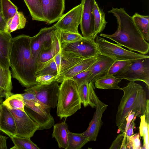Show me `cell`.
<instances>
[{"label": "cell", "mask_w": 149, "mask_h": 149, "mask_svg": "<svg viewBox=\"0 0 149 149\" xmlns=\"http://www.w3.org/2000/svg\"><path fill=\"white\" fill-rule=\"evenodd\" d=\"M3 98L2 97H0V104H2L3 102Z\"/></svg>", "instance_id": "f5cc1de1"}, {"label": "cell", "mask_w": 149, "mask_h": 149, "mask_svg": "<svg viewBox=\"0 0 149 149\" xmlns=\"http://www.w3.org/2000/svg\"><path fill=\"white\" fill-rule=\"evenodd\" d=\"M54 57V56L51 47L43 50L36 61L37 69Z\"/></svg>", "instance_id": "d590c367"}, {"label": "cell", "mask_w": 149, "mask_h": 149, "mask_svg": "<svg viewBox=\"0 0 149 149\" xmlns=\"http://www.w3.org/2000/svg\"><path fill=\"white\" fill-rule=\"evenodd\" d=\"M61 31L57 29L53 35L51 44V49L54 57L62 50L61 41Z\"/></svg>", "instance_id": "e575fe53"}, {"label": "cell", "mask_w": 149, "mask_h": 149, "mask_svg": "<svg viewBox=\"0 0 149 149\" xmlns=\"http://www.w3.org/2000/svg\"><path fill=\"white\" fill-rule=\"evenodd\" d=\"M131 61L120 60L115 61L107 74L114 76L131 64Z\"/></svg>", "instance_id": "836d02e7"}, {"label": "cell", "mask_w": 149, "mask_h": 149, "mask_svg": "<svg viewBox=\"0 0 149 149\" xmlns=\"http://www.w3.org/2000/svg\"><path fill=\"white\" fill-rule=\"evenodd\" d=\"M136 117L134 116L127 130L125 132V135L128 139L130 136L133 134V130L135 127L134 121Z\"/></svg>", "instance_id": "ee69618b"}, {"label": "cell", "mask_w": 149, "mask_h": 149, "mask_svg": "<svg viewBox=\"0 0 149 149\" xmlns=\"http://www.w3.org/2000/svg\"><path fill=\"white\" fill-rule=\"evenodd\" d=\"M143 137V148L141 149H149V130Z\"/></svg>", "instance_id": "c3c4849f"}, {"label": "cell", "mask_w": 149, "mask_h": 149, "mask_svg": "<svg viewBox=\"0 0 149 149\" xmlns=\"http://www.w3.org/2000/svg\"><path fill=\"white\" fill-rule=\"evenodd\" d=\"M0 130L10 137L16 135V126L14 116L3 103L0 118Z\"/></svg>", "instance_id": "e0dca14e"}, {"label": "cell", "mask_w": 149, "mask_h": 149, "mask_svg": "<svg viewBox=\"0 0 149 149\" xmlns=\"http://www.w3.org/2000/svg\"><path fill=\"white\" fill-rule=\"evenodd\" d=\"M14 146L13 149H40V148L30 139V138L14 136L10 137Z\"/></svg>", "instance_id": "f546056e"}, {"label": "cell", "mask_w": 149, "mask_h": 149, "mask_svg": "<svg viewBox=\"0 0 149 149\" xmlns=\"http://www.w3.org/2000/svg\"><path fill=\"white\" fill-rule=\"evenodd\" d=\"M2 103L8 108L24 111L25 104L21 94L11 93Z\"/></svg>", "instance_id": "83f0119b"}, {"label": "cell", "mask_w": 149, "mask_h": 149, "mask_svg": "<svg viewBox=\"0 0 149 149\" xmlns=\"http://www.w3.org/2000/svg\"><path fill=\"white\" fill-rule=\"evenodd\" d=\"M115 61L108 57L98 54L96 61L88 68L91 72V81L94 83L97 79L107 74Z\"/></svg>", "instance_id": "2e32d148"}, {"label": "cell", "mask_w": 149, "mask_h": 149, "mask_svg": "<svg viewBox=\"0 0 149 149\" xmlns=\"http://www.w3.org/2000/svg\"><path fill=\"white\" fill-rule=\"evenodd\" d=\"M146 119L147 123L149 125V101L148 99H147V101Z\"/></svg>", "instance_id": "f907efd6"}, {"label": "cell", "mask_w": 149, "mask_h": 149, "mask_svg": "<svg viewBox=\"0 0 149 149\" xmlns=\"http://www.w3.org/2000/svg\"><path fill=\"white\" fill-rule=\"evenodd\" d=\"M69 132L65 120L61 123L54 124L53 126L52 137L55 139L59 148L67 149Z\"/></svg>", "instance_id": "d6986e66"}, {"label": "cell", "mask_w": 149, "mask_h": 149, "mask_svg": "<svg viewBox=\"0 0 149 149\" xmlns=\"http://www.w3.org/2000/svg\"><path fill=\"white\" fill-rule=\"evenodd\" d=\"M90 70L87 69L86 70L75 75L71 79L75 81L78 86L80 84L86 82H91L90 76Z\"/></svg>", "instance_id": "74e56055"}, {"label": "cell", "mask_w": 149, "mask_h": 149, "mask_svg": "<svg viewBox=\"0 0 149 149\" xmlns=\"http://www.w3.org/2000/svg\"><path fill=\"white\" fill-rule=\"evenodd\" d=\"M84 59L74 53L62 49L58 76Z\"/></svg>", "instance_id": "ffe728a7"}, {"label": "cell", "mask_w": 149, "mask_h": 149, "mask_svg": "<svg viewBox=\"0 0 149 149\" xmlns=\"http://www.w3.org/2000/svg\"><path fill=\"white\" fill-rule=\"evenodd\" d=\"M33 20L45 22L40 0H24Z\"/></svg>", "instance_id": "4316f807"}, {"label": "cell", "mask_w": 149, "mask_h": 149, "mask_svg": "<svg viewBox=\"0 0 149 149\" xmlns=\"http://www.w3.org/2000/svg\"><path fill=\"white\" fill-rule=\"evenodd\" d=\"M135 113L134 112H132V111H131L128 116L126 118V123L125 132L127 129L131 122L133 119V118L135 116Z\"/></svg>", "instance_id": "f6af8a7d"}, {"label": "cell", "mask_w": 149, "mask_h": 149, "mask_svg": "<svg viewBox=\"0 0 149 149\" xmlns=\"http://www.w3.org/2000/svg\"><path fill=\"white\" fill-rule=\"evenodd\" d=\"M1 104H0V118L1 115Z\"/></svg>", "instance_id": "db71d44e"}, {"label": "cell", "mask_w": 149, "mask_h": 149, "mask_svg": "<svg viewBox=\"0 0 149 149\" xmlns=\"http://www.w3.org/2000/svg\"><path fill=\"white\" fill-rule=\"evenodd\" d=\"M8 137L0 135V149H7V139Z\"/></svg>", "instance_id": "bcb514c9"}, {"label": "cell", "mask_w": 149, "mask_h": 149, "mask_svg": "<svg viewBox=\"0 0 149 149\" xmlns=\"http://www.w3.org/2000/svg\"><path fill=\"white\" fill-rule=\"evenodd\" d=\"M0 66L5 69H9L10 67L9 58L5 56L0 49Z\"/></svg>", "instance_id": "7bdbcfd3"}, {"label": "cell", "mask_w": 149, "mask_h": 149, "mask_svg": "<svg viewBox=\"0 0 149 149\" xmlns=\"http://www.w3.org/2000/svg\"><path fill=\"white\" fill-rule=\"evenodd\" d=\"M59 87L58 83L55 81L49 84H38L26 89L31 90L36 98L42 104L54 108L57 104Z\"/></svg>", "instance_id": "ba28073f"}, {"label": "cell", "mask_w": 149, "mask_h": 149, "mask_svg": "<svg viewBox=\"0 0 149 149\" xmlns=\"http://www.w3.org/2000/svg\"><path fill=\"white\" fill-rule=\"evenodd\" d=\"M82 10L81 3L63 15L54 25L62 31L79 33L78 29L81 21Z\"/></svg>", "instance_id": "4fadbf2b"}, {"label": "cell", "mask_w": 149, "mask_h": 149, "mask_svg": "<svg viewBox=\"0 0 149 149\" xmlns=\"http://www.w3.org/2000/svg\"><path fill=\"white\" fill-rule=\"evenodd\" d=\"M133 19L144 39L149 40V16L135 13L132 16Z\"/></svg>", "instance_id": "484cf974"}, {"label": "cell", "mask_w": 149, "mask_h": 149, "mask_svg": "<svg viewBox=\"0 0 149 149\" xmlns=\"http://www.w3.org/2000/svg\"><path fill=\"white\" fill-rule=\"evenodd\" d=\"M45 21L51 24L58 21L65 9V0H40Z\"/></svg>", "instance_id": "9a60e30c"}, {"label": "cell", "mask_w": 149, "mask_h": 149, "mask_svg": "<svg viewBox=\"0 0 149 149\" xmlns=\"http://www.w3.org/2000/svg\"><path fill=\"white\" fill-rule=\"evenodd\" d=\"M89 142L88 139L81 133L69 132L67 149H80Z\"/></svg>", "instance_id": "f1b7e54d"}, {"label": "cell", "mask_w": 149, "mask_h": 149, "mask_svg": "<svg viewBox=\"0 0 149 149\" xmlns=\"http://www.w3.org/2000/svg\"><path fill=\"white\" fill-rule=\"evenodd\" d=\"M95 40L99 54L108 57L115 61L120 60L131 61L149 57L148 55L137 53L125 49L118 44L110 42L97 35L96 36Z\"/></svg>", "instance_id": "5b68a950"}, {"label": "cell", "mask_w": 149, "mask_h": 149, "mask_svg": "<svg viewBox=\"0 0 149 149\" xmlns=\"http://www.w3.org/2000/svg\"><path fill=\"white\" fill-rule=\"evenodd\" d=\"M26 22V19L23 13L17 11L12 17L6 21L4 31L8 33L24 28Z\"/></svg>", "instance_id": "cb8c5ba5"}, {"label": "cell", "mask_w": 149, "mask_h": 149, "mask_svg": "<svg viewBox=\"0 0 149 149\" xmlns=\"http://www.w3.org/2000/svg\"><path fill=\"white\" fill-rule=\"evenodd\" d=\"M84 38L79 33L61 31V44L74 42L82 40Z\"/></svg>", "instance_id": "8d00e7d4"}, {"label": "cell", "mask_w": 149, "mask_h": 149, "mask_svg": "<svg viewBox=\"0 0 149 149\" xmlns=\"http://www.w3.org/2000/svg\"><path fill=\"white\" fill-rule=\"evenodd\" d=\"M141 149L139 133H136L129 137L127 147V149Z\"/></svg>", "instance_id": "f35d334b"}, {"label": "cell", "mask_w": 149, "mask_h": 149, "mask_svg": "<svg viewBox=\"0 0 149 149\" xmlns=\"http://www.w3.org/2000/svg\"><path fill=\"white\" fill-rule=\"evenodd\" d=\"M12 38L10 33L0 30V49L5 56L8 58L9 49Z\"/></svg>", "instance_id": "d6a6232c"}, {"label": "cell", "mask_w": 149, "mask_h": 149, "mask_svg": "<svg viewBox=\"0 0 149 149\" xmlns=\"http://www.w3.org/2000/svg\"><path fill=\"white\" fill-rule=\"evenodd\" d=\"M6 21L4 19L2 12H0V30L4 31Z\"/></svg>", "instance_id": "681fc988"}, {"label": "cell", "mask_w": 149, "mask_h": 149, "mask_svg": "<svg viewBox=\"0 0 149 149\" xmlns=\"http://www.w3.org/2000/svg\"><path fill=\"white\" fill-rule=\"evenodd\" d=\"M131 64L114 76L130 81H141L149 88V57L131 61Z\"/></svg>", "instance_id": "52a82bcc"}, {"label": "cell", "mask_w": 149, "mask_h": 149, "mask_svg": "<svg viewBox=\"0 0 149 149\" xmlns=\"http://www.w3.org/2000/svg\"><path fill=\"white\" fill-rule=\"evenodd\" d=\"M58 76L52 74H45L38 76L36 81L38 84L48 85L53 82L56 81Z\"/></svg>", "instance_id": "ab89813d"}, {"label": "cell", "mask_w": 149, "mask_h": 149, "mask_svg": "<svg viewBox=\"0 0 149 149\" xmlns=\"http://www.w3.org/2000/svg\"><path fill=\"white\" fill-rule=\"evenodd\" d=\"M116 17L118 23L117 30L112 34H101V37L109 38L130 51L145 55L148 53L149 44L144 39L136 26L132 16L124 8H112L108 11Z\"/></svg>", "instance_id": "7a4b0ae2"}, {"label": "cell", "mask_w": 149, "mask_h": 149, "mask_svg": "<svg viewBox=\"0 0 149 149\" xmlns=\"http://www.w3.org/2000/svg\"><path fill=\"white\" fill-rule=\"evenodd\" d=\"M12 88L11 71L0 66V97H7Z\"/></svg>", "instance_id": "7402d4cb"}, {"label": "cell", "mask_w": 149, "mask_h": 149, "mask_svg": "<svg viewBox=\"0 0 149 149\" xmlns=\"http://www.w3.org/2000/svg\"><path fill=\"white\" fill-rule=\"evenodd\" d=\"M8 109L13 115L15 119L16 126V136L31 138L35 132L39 130L38 125L25 111Z\"/></svg>", "instance_id": "30bf717a"}, {"label": "cell", "mask_w": 149, "mask_h": 149, "mask_svg": "<svg viewBox=\"0 0 149 149\" xmlns=\"http://www.w3.org/2000/svg\"><path fill=\"white\" fill-rule=\"evenodd\" d=\"M122 79L106 74L97 79L94 82L95 87L98 89L121 90L118 86Z\"/></svg>", "instance_id": "44dd1931"}, {"label": "cell", "mask_w": 149, "mask_h": 149, "mask_svg": "<svg viewBox=\"0 0 149 149\" xmlns=\"http://www.w3.org/2000/svg\"><path fill=\"white\" fill-rule=\"evenodd\" d=\"M1 0H0V12H1Z\"/></svg>", "instance_id": "816d5d0a"}, {"label": "cell", "mask_w": 149, "mask_h": 149, "mask_svg": "<svg viewBox=\"0 0 149 149\" xmlns=\"http://www.w3.org/2000/svg\"><path fill=\"white\" fill-rule=\"evenodd\" d=\"M95 0H81L82 10L80 29L84 38L95 40V30L93 10Z\"/></svg>", "instance_id": "5bb4252c"}, {"label": "cell", "mask_w": 149, "mask_h": 149, "mask_svg": "<svg viewBox=\"0 0 149 149\" xmlns=\"http://www.w3.org/2000/svg\"><path fill=\"white\" fill-rule=\"evenodd\" d=\"M121 90L123 95L118 106L116 124L122 133L125 132L126 118L131 111L135 113L136 117L146 116L148 99L143 87L135 81H130Z\"/></svg>", "instance_id": "3957f363"}, {"label": "cell", "mask_w": 149, "mask_h": 149, "mask_svg": "<svg viewBox=\"0 0 149 149\" xmlns=\"http://www.w3.org/2000/svg\"><path fill=\"white\" fill-rule=\"evenodd\" d=\"M95 88L94 83L91 81L82 84L78 86L79 93L81 103L84 107L90 105L95 108L92 98V91Z\"/></svg>", "instance_id": "603a6c76"}, {"label": "cell", "mask_w": 149, "mask_h": 149, "mask_svg": "<svg viewBox=\"0 0 149 149\" xmlns=\"http://www.w3.org/2000/svg\"><path fill=\"white\" fill-rule=\"evenodd\" d=\"M97 55L82 60L59 76L56 81L58 83H61L64 79H70L78 73L86 70L96 61Z\"/></svg>", "instance_id": "ac0fdd59"}, {"label": "cell", "mask_w": 149, "mask_h": 149, "mask_svg": "<svg viewBox=\"0 0 149 149\" xmlns=\"http://www.w3.org/2000/svg\"><path fill=\"white\" fill-rule=\"evenodd\" d=\"M61 51L62 50L60 51L54 57V61L56 63L58 70V75L61 63Z\"/></svg>", "instance_id": "7dc6e473"}, {"label": "cell", "mask_w": 149, "mask_h": 149, "mask_svg": "<svg viewBox=\"0 0 149 149\" xmlns=\"http://www.w3.org/2000/svg\"><path fill=\"white\" fill-rule=\"evenodd\" d=\"M58 76V72L54 58L45 63L38 68L35 73L36 77L45 74Z\"/></svg>", "instance_id": "4dcf8cb0"}, {"label": "cell", "mask_w": 149, "mask_h": 149, "mask_svg": "<svg viewBox=\"0 0 149 149\" xmlns=\"http://www.w3.org/2000/svg\"><path fill=\"white\" fill-rule=\"evenodd\" d=\"M140 118L141 121L139 127V133L140 136L143 137L149 130V125L146 123L145 115L141 116Z\"/></svg>", "instance_id": "60d3db41"}, {"label": "cell", "mask_w": 149, "mask_h": 149, "mask_svg": "<svg viewBox=\"0 0 149 149\" xmlns=\"http://www.w3.org/2000/svg\"><path fill=\"white\" fill-rule=\"evenodd\" d=\"M25 111L39 126V130L50 129L55 121L50 113V108L42 104L35 98L32 100H23Z\"/></svg>", "instance_id": "8992f818"}, {"label": "cell", "mask_w": 149, "mask_h": 149, "mask_svg": "<svg viewBox=\"0 0 149 149\" xmlns=\"http://www.w3.org/2000/svg\"><path fill=\"white\" fill-rule=\"evenodd\" d=\"M92 97L93 101L95 105V111L87 129L81 133L82 136L88 139L89 141L96 140L100 128L103 124L102 118L108 106L100 100L95 92L94 89L92 91Z\"/></svg>", "instance_id": "9c48e42d"}, {"label": "cell", "mask_w": 149, "mask_h": 149, "mask_svg": "<svg viewBox=\"0 0 149 149\" xmlns=\"http://www.w3.org/2000/svg\"><path fill=\"white\" fill-rule=\"evenodd\" d=\"M78 86L70 79H64L60 86L56 113L60 119L67 118L81 108Z\"/></svg>", "instance_id": "277c9868"}, {"label": "cell", "mask_w": 149, "mask_h": 149, "mask_svg": "<svg viewBox=\"0 0 149 149\" xmlns=\"http://www.w3.org/2000/svg\"><path fill=\"white\" fill-rule=\"evenodd\" d=\"M125 134V132L119 134L112 142L109 149H120Z\"/></svg>", "instance_id": "b9f144b4"}, {"label": "cell", "mask_w": 149, "mask_h": 149, "mask_svg": "<svg viewBox=\"0 0 149 149\" xmlns=\"http://www.w3.org/2000/svg\"><path fill=\"white\" fill-rule=\"evenodd\" d=\"M57 29L54 24L41 29L36 35L30 37L31 52L36 61L43 50L51 47L52 36Z\"/></svg>", "instance_id": "8fae6325"}, {"label": "cell", "mask_w": 149, "mask_h": 149, "mask_svg": "<svg viewBox=\"0 0 149 149\" xmlns=\"http://www.w3.org/2000/svg\"><path fill=\"white\" fill-rule=\"evenodd\" d=\"M1 12L7 21L18 11L17 7L10 0H1Z\"/></svg>", "instance_id": "1f68e13d"}, {"label": "cell", "mask_w": 149, "mask_h": 149, "mask_svg": "<svg viewBox=\"0 0 149 149\" xmlns=\"http://www.w3.org/2000/svg\"><path fill=\"white\" fill-rule=\"evenodd\" d=\"M62 49L77 54L84 59L97 55L98 51L95 40L84 38L73 42L61 44Z\"/></svg>", "instance_id": "7c38bea8"}, {"label": "cell", "mask_w": 149, "mask_h": 149, "mask_svg": "<svg viewBox=\"0 0 149 149\" xmlns=\"http://www.w3.org/2000/svg\"><path fill=\"white\" fill-rule=\"evenodd\" d=\"M30 37L22 34L12 38L9 49L8 58L13 77L26 88L38 83L36 81V61L31 52Z\"/></svg>", "instance_id": "6da1fadb"}, {"label": "cell", "mask_w": 149, "mask_h": 149, "mask_svg": "<svg viewBox=\"0 0 149 149\" xmlns=\"http://www.w3.org/2000/svg\"><path fill=\"white\" fill-rule=\"evenodd\" d=\"M93 13L94 18L95 38L98 34L103 31L107 22L105 19V13L100 9L96 1L93 5Z\"/></svg>", "instance_id": "d4e9b609"}]
</instances>
